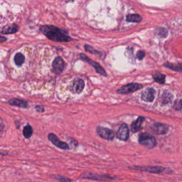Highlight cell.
Instances as JSON below:
<instances>
[{
    "label": "cell",
    "mask_w": 182,
    "mask_h": 182,
    "mask_svg": "<svg viewBox=\"0 0 182 182\" xmlns=\"http://www.w3.org/2000/svg\"><path fill=\"white\" fill-rule=\"evenodd\" d=\"M41 32L51 40L58 42H69L72 40L71 37L68 35L65 30L52 25L42 26L40 28Z\"/></svg>",
    "instance_id": "cell-1"
},
{
    "label": "cell",
    "mask_w": 182,
    "mask_h": 182,
    "mask_svg": "<svg viewBox=\"0 0 182 182\" xmlns=\"http://www.w3.org/2000/svg\"><path fill=\"white\" fill-rule=\"evenodd\" d=\"M35 110L37 111L38 112L40 113L44 112L45 111L44 107L41 105H37L35 107Z\"/></svg>",
    "instance_id": "cell-27"
},
{
    "label": "cell",
    "mask_w": 182,
    "mask_h": 182,
    "mask_svg": "<svg viewBox=\"0 0 182 182\" xmlns=\"http://www.w3.org/2000/svg\"><path fill=\"white\" fill-rule=\"evenodd\" d=\"M168 32L165 28H160L158 30V35L161 38H166L168 36Z\"/></svg>",
    "instance_id": "cell-23"
},
{
    "label": "cell",
    "mask_w": 182,
    "mask_h": 182,
    "mask_svg": "<svg viewBox=\"0 0 182 182\" xmlns=\"http://www.w3.org/2000/svg\"><path fill=\"white\" fill-rule=\"evenodd\" d=\"M33 134V129L30 125H28L23 128V135L26 138L31 137Z\"/></svg>",
    "instance_id": "cell-20"
},
{
    "label": "cell",
    "mask_w": 182,
    "mask_h": 182,
    "mask_svg": "<svg viewBox=\"0 0 182 182\" xmlns=\"http://www.w3.org/2000/svg\"><path fill=\"white\" fill-rule=\"evenodd\" d=\"M55 178L60 182H70L71 181V180H69V178H66V177H63V176H58V175L56 176Z\"/></svg>",
    "instance_id": "cell-26"
},
{
    "label": "cell",
    "mask_w": 182,
    "mask_h": 182,
    "mask_svg": "<svg viewBox=\"0 0 182 182\" xmlns=\"http://www.w3.org/2000/svg\"><path fill=\"white\" fill-rule=\"evenodd\" d=\"M142 18L138 14H130L126 17V21L130 23H138L142 21Z\"/></svg>",
    "instance_id": "cell-16"
},
{
    "label": "cell",
    "mask_w": 182,
    "mask_h": 182,
    "mask_svg": "<svg viewBox=\"0 0 182 182\" xmlns=\"http://www.w3.org/2000/svg\"><path fill=\"white\" fill-rule=\"evenodd\" d=\"M84 87H85V82L81 78H78L73 82V89L74 93L77 94H80L82 93Z\"/></svg>",
    "instance_id": "cell-13"
},
{
    "label": "cell",
    "mask_w": 182,
    "mask_h": 182,
    "mask_svg": "<svg viewBox=\"0 0 182 182\" xmlns=\"http://www.w3.org/2000/svg\"><path fill=\"white\" fill-rule=\"evenodd\" d=\"M98 136L105 140H111L115 137V133L111 129L105 127L98 126L96 129Z\"/></svg>",
    "instance_id": "cell-5"
},
{
    "label": "cell",
    "mask_w": 182,
    "mask_h": 182,
    "mask_svg": "<svg viewBox=\"0 0 182 182\" xmlns=\"http://www.w3.org/2000/svg\"><path fill=\"white\" fill-rule=\"evenodd\" d=\"M145 51L143 50H139L136 53V58L140 60H142L145 58Z\"/></svg>",
    "instance_id": "cell-25"
},
{
    "label": "cell",
    "mask_w": 182,
    "mask_h": 182,
    "mask_svg": "<svg viewBox=\"0 0 182 182\" xmlns=\"http://www.w3.org/2000/svg\"><path fill=\"white\" fill-rule=\"evenodd\" d=\"M164 66L168 68L169 69L174 70L175 71H178V72H182V64H176L166 63L164 64Z\"/></svg>",
    "instance_id": "cell-17"
},
{
    "label": "cell",
    "mask_w": 182,
    "mask_h": 182,
    "mask_svg": "<svg viewBox=\"0 0 182 182\" xmlns=\"http://www.w3.org/2000/svg\"><path fill=\"white\" fill-rule=\"evenodd\" d=\"M18 29H19V27L18 25L13 24L11 25L6 26L3 28V30L1 33L4 34H13V33H16L18 31Z\"/></svg>",
    "instance_id": "cell-15"
},
{
    "label": "cell",
    "mask_w": 182,
    "mask_h": 182,
    "mask_svg": "<svg viewBox=\"0 0 182 182\" xmlns=\"http://www.w3.org/2000/svg\"><path fill=\"white\" fill-rule=\"evenodd\" d=\"M153 78L156 82L159 83H164L165 82V75L161 74L160 72H157L153 74Z\"/></svg>",
    "instance_id": "cell-19"
},
{
    "label": "cell",
    "mask_w": 182,
    "mask_h": 182,
    "mask_svg": "<svg viewBox=\"0 0 182 182\" xmlns=\"http://www.w3.org/2000/svg\"><path fill=\"white\" fill-rule=\"evenodd\" d=\"M151 130L157 135H164L167 133L168 127L167 125L161 123H155L151 127Z\"/></svg>",
    "instance_id": "cell-10"
},
{
    "label": "cell",
    "mask_w": 182,
    "mask_h": 182,
    "mask_svg": "<svg viewBox=\"0 0 182 182\" xmlns=\"http://www.w3.org/2000/svg\"><path fill=\"white\" fill-rule=\"evenodd\" d=\"M80 57L82 60L86 61L87 63L89 64L90 65L93 66L94 68V69L96 71V72L98 74H100V75H102V76H105V77H107L108 76L107 73L105 72V71L104 70V68L99 64L97 62L93 61L92 60H91L86 55H85L84 53H80Z\"/></svg>",
    "instance_id": "cell-4"
},
{
    "label": "cell",
    "mask_w": 182,
    "mask_h": 182,
    "mask_svg": "<svg viewBox=\"0 0 182 182\" xmlns=\"http://www.w3.org/2000/svg\"><path fill=\"white\" fill-rule=\"evenodd\" d=\"M25 56L21 53H17L14 58V61L17 66H21L25 62Z\"/></svg>",
    "instance_id": "cell-18"
},
{
    "label": "cell",
    "mask_w": 182,
    "mask_h": 182,
    "mask_svg": "<svg viewBox=\"0 0 182 182\" xmlns=\"http://www.w3.org/2000/svg\"><path fill=\"white\" fill-rule=\"evenodd\" d=\"M155 91L152 88H148L143 91L141 98L143 100L147 102H152L155 99Z\"/></svg>",
    "instance_id": "cell-11"
},
{
    "label": "cell",
    "mask_w": 182,
    "mask_h": 182,
    "mask_svg": "<svg viewBox=\"0 0 182 182\" xmlns=\"http://www.w3.org/2000/svg\"><path fill=\"white\" fill-rule=\"evenodd\" d=\"M9 104L12 106H18L19 107L26 108L28 107V104L27 101L23 100H19L18 98H12L8 101Z\"/></svg>",
    "instance_id": "cell-12"
},
{
    "label": "cell",
    "mask_w": 182,
    "mask_h": 182,
    "mask_svg": "<svg viewBox=\"0 0 182 182\" xmlns=\"http://www.w3.org/2000/svg\"><path fill=\"white\" fill-rule=\"evenodd\" d=\"M145 120L144 117H140L136 119L131 125V130L133 133H135L142 129V125Z\"/></svg>",
    "instance_id": "cell-14"
},
{
    "label": "cell",
    "mask_w": 182,
    "mask_h": 182,
    "mask_svg": "<svg viewBox=\"0 0 182 182\" xmlns=\"http://www.w3.org/2000/svg\"><path fill=\"white\" fill-rule=\"evenodd\" d=\"M48 138L49 140L51 142H52L53 144H54L55 146H57L58 148H61L62 150H65L69 149V145L67 143L59 140V138L57 137V136L54 133H49Z\"/></svg>",
    "instance_id": "cell-8"
},
{
    "label": "cell",
    "mask_w": 182,
    "mask_h": 182,
    "mask_svg": "<svg viewBox=\"0 0 182 182\" xmlns=\"http://www.w3.org/2000/svg\"><path fill=\"white\" fill-rule=\"evenodd\" d=\"M84 48L85 50H86L87 52H88L89 53H91V54H94V55H98L101 56L102 53L99 51L96 50L94 49L93 47L91 46L90 45H85L84 46Z\"/></svg>",
    "instance_id": "cell-21"
},
{
    "label": "cell",
    "mask_w": 182,
    "mask_h": 182,
    "mask_svg": "<svg viewBox=\"0 0 182 182\" xmlns=\"http://www.w3.org/2000/svg\"><path fill=\"white\" fill-rule=\"evenodd\" d=\"M138 142L141 145L148 148H153L157 145L155 138L147 133H141L138 137Z\"/></svg>",
    "instance_id": "cell-2"
},
{
    "label": "cell",
    "mask_w": 182,
    "mask_h": 182,
    "mask_svg": "<svg viewBox=\"0 0 182 182\" xmlns=\"http://www.w3.org/2000/svg\"><path fill=\"white\" fill-rule=\"evenodd\" d=\"M172 99L170 93L165 92V93H163L162 98V102L163 103V104H167L169 102L171 101Z\"/></svg>",
    "instance_id": "cell-22"
},
{
    "label": "cell",
    "mask_w": 182,
    "mask_h": 182,
    "mask_svg": "<svg viewBox=\"0 0 182 182\" xmlns=\"http://www.w3.org/2000/svg\"><path fill=\"white\" fill-rule=\"evenodd\" d=\"M65 68V62L61 57H57L53 61V72L55 74H59L62 72Z\"/></svg>",
    "instance_id": "cell-9"
},
{
    "label": "cell",
    "mask_w": 182,
    "mask_h": 182,
    "mask_svg": "<svg viewBox=\"0 0 182 182\" xmlns=\"http://www.w3.org/2000/svg\"><path fill=\"white\" fill-rule=\"evenodd\" d=\"M133 169L138 170L141 171H145L151 173L155 174H160L165 170V168L161 166H147V167H139V166H134L130 168Z\"/></svg>",
    "instance_id": "cell-7"
},
{
    "label": "cell",
    "mask_w": 182,
    "mask_h": 182,
    "mask_svg": "<svg viewBox=\"0 0 182 182\" xmlns=\"http://www.w3.org/2000/svg\"><path fill=\"white\" fill-rule=\"evenodd\" d=\"M142 88V85L140 83L132 82L122 86L118 89L117 91L120 94L125 95L134 93Z\"/></svg>",
    "instance_id": "cell-3"
},
{
    "label": "cell",
    "mask_w": 182,
    "mask_h": 182,
    "mask_svg": "<svg viewBox=\"0 0 182 182\" xmlns=\"http://www.w3.org/2000/svg\"><path fill=\"white\" fill-rule=\"evenodd\" d=\"M116 136L118 140L121 141H127L130 136V130L127 125L125 123L121 125L117 132Z\"/></svg>",
    "instance_id": "cell-6"
},
{
    "label": "cell",
    "mask_w": 182,
    "mask_h": 182,
    "mask_svg": "<svg viewBox=\"0 0 182 182\" xmlns=\"http://www.w3.org/2000/svg\"><path fill=\"white\" fill-rule=\"evenodd\" d=\"M174 108L177 111H180L182 109V100H176L174 105Z\"/></svg>",
    "instance_id": "cell-24"
},
{
    "label": "cell",
    "mask_w": 182,
    "mask_h": 182,
    "mask_svg": "<svg viewBox=\"0 0 182 182\" xmlns=\"http://www.w3.org/2000/svg\"><path fill=\"white\" fill-rule=\"evenodd\" d=\"M7 40V38L4 36L0 35V43H3L5 42Z\"/></svg>",
    "instance_id": "cell-29"
},
{
    "label": "cell",
    "mask_w": 182,
    "mask_h": 182,
    "mask_svg": "<svg viewBox=\"0 0 182 182\" xmlns=\"http://www.w3.org/2000/svg\"><path fill=\"white\" fill-rule=\"evenodd\" d=\"M4 128V123L2 121V119L0 118V131H2Z\"/></svg>",
    "instance_id": "cell-28"
}]
</instances>
